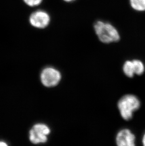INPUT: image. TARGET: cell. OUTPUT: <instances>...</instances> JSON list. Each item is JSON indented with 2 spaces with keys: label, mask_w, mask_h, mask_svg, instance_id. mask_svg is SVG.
<instances>
[{
  "label": "cell",
  "mask_w": 145,
  "mask_h": 146,
  "mask_svg": "<svg viewBox=\"0 0 145 146\" xmlns=\"http://www.w3.org/2000/svg\"><path fill=\"white\" fill-rule=\"evenodd\" d=\"M94 29L99 40L105 44L119 41L120 36L116 28L109 22L103 21L95 22Z\"/></svg>",
  "instance_id": "obj_1"
},
{
  "label": "cell",
  "mask_w": 145,
  "mask_h": 146,
  "mask_svg": "<svg viewBox=\"0 0 145 146\" xmlns=\"http://www.w3.org/2000/svg\"><path fill=\"white\" fill-rule=\"evenodd\" d=\"M140 101L138 97L132 94L123 96L118 102V108L121 115L124 120L128 121L132 119L134 112L140 107Z\"/></svg>",
  "instance_id": "obj_2"
},
{
  "label": "cell",
  "mask_w": 145,
  "mask_h": 146,
  "mask_svg": "<svg viewBox=\"0 0 145 146\" xmlns=\"http://www.w3.org/2000/svg\"><path fill=\"white\" fill-rule=\"evenodd\" d=\"M51 130L46 124L39 123L34 124L29 131V140L34 144L44 143L48 141Z\"/></svg>",
  "instance_id": "obj_3"
},
{
  "label": "cell",
  "mask_w": 145,
  "mask_h": 146,
  "mask_svg": "<svg viewBox=\"0 0 145 146\" xmlns=\"http://www.w3.org/2000/svg\"><path fill=\"white\" fill-rule=\"evenodd\" d=\"M40 79L43 85L52 88L58 85L61 79L60 72L51 67H46L42 71Z\"/></svg>",
  "instance_id": "obj_4"
},
{
  "label": "cell",
  "mask_w": 145,
  "mask_h": 146,
  "mask_svg": "<svg viewBox=\"0 0 145 146\" xmlns=\"http://www.w3.org/2000/svg\"><path fill=\"white\" fill-rule=\"evenodd\" d=\"M29 21L32 26L38 29H44L49 25L51 17L45 11L39 10L32 13Z\"/></svg>",
  "instance_id": "obj_5"
},
{
  "label": "cell",
  "mask_w": 145,
  "mask_h": 146,
  "mask_svg": "<svg viewBox=\"0 0 145 146\" xmlns=\"http://www.w3.org/2000/svg\"><path fill=\"white\" fill-rule=\"evenodd\" d=\"M135 141V136L128 129L120 130L115 138L116 144L119 146H134Z\"/></svg>",
  "instance_id": "obj_6"
},
{
  "label": "cell",
  "mask_w": 145,
  "mask_h": 146,
  "mask_svg": "<svg viewBox=\"0 0 145 146\" xmlns=\"http://www.w3.org/2000/svg\"><path fill=\"white\" fill-rule=\"evenodd\" d=\"M123 70L125 74L128 77L132 78L134 77V75H135L132 60L125 61L123 64Z\"/></svg>",
  "instance_id": "obj_7"
},
{
  "label": "cell",
  "mask_w": 145,
  "mask_h": 146,
  "mask_svg": "<svg viewBox=\"0 0 145 146\" xmlns=\"http://www.w3.org/2000/svg\"><path fill=\"white\" fill-rule=\"evenodd\" d=\"M132 61L135 74L141 75L145 72V66L144 63L140 60L134 59Z\"/></svg>",
  "instance_id": "obj_8"
},
{
  "label": "cell",
  "mask_w": 145,
  "mask_h": 146,
  "mask_svg": "<svg viewBox=\"0 0 145 146\" xmlns=\"http://www.w3.org/2000/svg\"><path fill=\"white\" fill-rule=\"evenodd\" d=\"M130 6L137 11H145V0H130Z\"/></svg>",
  "instance_id": "obj_9"
},
{
  "label": "cell",
  "mask_w": 145,
  "mask_h": 146,
  "mask_svg": "<svg viewBox=\"0 0 145 146\" xmlns=\"http://www.w3.org/2000/svg\"><path fill=\"white\" fill-rule=\"evenodd\" d=\"M43 0H23L24 2L30 7H36L41 4Z\"/></svg>",
  "instance_id": "obj_10"
},
{
  "label": "cell",
  "mask_w": 145,
  "mask_h": 146,
  "mask_svg": "<svg viewBox=\"0 0 145 146\" xmlns=\"http://www.w3.org/2000/svg\"><path fill=\"white\" fill-rule=\"evenodd\" d=\"M8 146V144L4 141H0V146Z\"/></svg>",
  "instance_id": "obj_11"
},
{
  "label": "cell",
  "mask_w": 145,
  "mask_h": 146,
  "mask_svg": "<svg viewBox=\"0 0 145 146\" xmlns=\"http://www.w3.org/2000/svg\"><path fill=\"white\" fill-rule=\"evenodd\" d=\"M142 142L143 145L145 146V132L143 135L142 139Z\"/></svg>",
  "instance_id": "obj_12"
},
{
  "label": "cell",
  "mask_w": 145,
  "mask_h": 146,
  "mask_svg": "<svg viewBox=\"0 0 145 146\" xmlns=\"http://www.w3.org/2000/svg\"><path fill=\"white\" fill-rule=\"evenodd\" d=\"M64 1L67 2V3H71L72 1H75L76 0H63Z\"/></svg>",
  "instance_id": "obj_13"
}]
</instances>
